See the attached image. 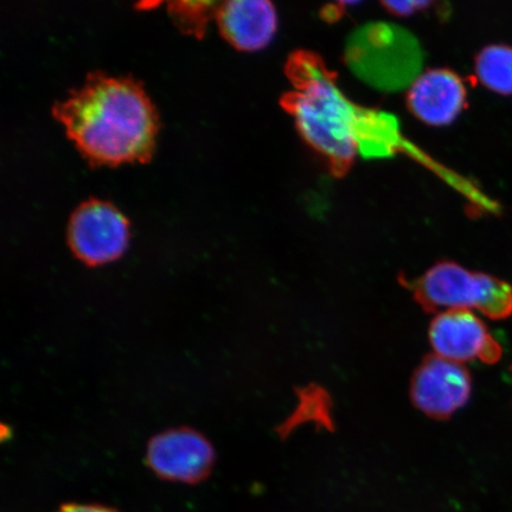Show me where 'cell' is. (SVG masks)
Here are the masks:
<instances>
[{
	"label": "cell",
	"mask_w": 512,
	"mask_h": 512,
	"mask_svg": "<svg viewBox=\"0 0 512 512\" xmlns=\"http://www.w3.org/2000/svg\"><path fill=\"white\" fill-rule=\"evenodd\" d=\"M83 157L94 166L149 163L156 147L158 114L142 85L100 72L53 107Z\"/></svg>",
	"instance_id": "obj_1"
},
{
	"label": "cell",
	"mask_w": 512,
	"mask_h": 512,
	"mask_svg": "<svg viewBox=\"0 0 512 512\" xmlns=\"http://www.w3.org/2000/svg\"><path fill=\"white\" fill-rule=\"evenodd\" d=\"M285 73L293 89L281 96V107L331 174L347 175L360 152L358 136L366 110L347 99L337 86V75L312 51H294Z\"/></svg>",
	"instance_id": "obj_2"
},
{
	"label": "cell",
	"mask_w": 512,
	"mask_h": 512,
	"mask_svg": "<svg viewBox=\"0 0 512 512\" xmlns=\"http://www.w3.org/2000/svg\"><path fill=\"white\" fill-rule=\"evenodd\" d=\"M345 61L370 86L398 91L418 78L422 53L411 32L394 24L371 23L349 38Z\"/></svg>",
	"instance_id": "obj_3"
},
{
	"label": "cell",
	"mask_w": 512,
	"mask_h": 512,
	"mask_svg": "<svg viewBox=\"0 0 512 512\" xmlns=\"http://www.w3.org/2000/svg\"><path fill=\"white\" fill-rule=\"evenodd\" d=\"M416 302L426 311L477 310L491 319L512 315V286L456 262H438L411 283Z\"/></svg>",
	"instance_id": "obj_4"
},
{
	"label": "cell",
	"mask_w": 512,
	"mask_h": 512,
	"mask_svg": "<svg viewBox=\"0 0 512 512\" xmlns=\"http://www.w3.org/2000/svg\"><path fill=\"white\" fill-rule=\"evenodd\" d=\"M67 235L76 258L89 266L107 264L125 252L128 221L111 203L89 200L70 216Z\"/></svg>",
	"instance_id": "obj_5"
},
{
	"label": "cell",
	"mask_w": 512,
	"mask_h": 512,
	"mask_svg": "<svg viewBox=\"0 0 512 512\" xmlns=\"http://www.w3.org/2000/svg\"><path fill=\"white\" fill-rule=\"evenodd\" d=\"M430 342L435 355L458 364L496 363L503 351L482 320L465 310L438 313L430 326Z\"/></svg>",
	"instance_id": "obj_6"
},
{
	"label": "cell",
	"mask_w": 512,
	"mask_h": 512,
	"mask_svg": "<svg viewBox=\"0 0 512 512\" xmlns=\"http://www.w3.org/2000/svg\"><path fill=\"white\" fill-rule=\"evenodd\" d=\"M471 389V377L463 364L435 355L416 370L411 396L422 413L433 419H447L466 405Z\"/></svg>",
	"instance_id": "obj_7"
},
{
	"label": "cell",
	"mask_w": 512,
	"mask_h": 512,
	"mask_svg": "<svg viewBox=\"0 0 512 512\" xmlns=\"http://www.w3.org/2000/svg\"><path fill=\"white\" fill-rule=\"evenodd\" d=\"M147 462L160 478L195 484L209 476L214 450L202 435L184 428L153 439L147 450Z\"/></svg>",
	"instance_id": "obj_8"
},
{
	"label": "cell",
	"mask_w": 512,
	"mask_h": 512,
	"mask_svg": "<svg viewBox=\"0 0 512 512\" xmlns=\"http://www.w3.org/2000/svg\"><path fill=\"white\" fill-rule=\"evenodd\" d=\"M467 91L450 69H430L415 79L407 94L408 110L422 123L446 126L465 110Z\"/></svg>",
	"instance_id": "obj_9"
},
{
	"label": "cell",
	"mask_w": 512,
	"mask_h": 512,
	"mask_svg": "<svg viewBox=\"0 0 512 512\" xmlns=\"http://www.w3.org/2000/svg\"><path fill=\"white\" fill-rule=\"evenodd\" d=\"M215 18L224 40L242 51L264 49L278 29L277 10L268 0L221 3Z\"/></svg>",
	"instance_id": "obj_10"
},
{
	"label": "cell",
	"mask_w": 512,
	"mask_h": 512,
	"mask_svg": "<svg viewBox=\"0 0 512 512\" xmlns=\"http://www.w3.org/2000/svg\"><path fill=\"white\" fill-rule=\"evenodd\" d=\"M476 75L490 91L512 95V48L494 44L480 50L476 57Z\"/></svg>",
	"instance_id": "obj_11"
},
{
	"label": "cell",
	"mask_w": 512,
	"mask_h": 512,
	"mask_svg": "<svg viewBox=\"0 0 512 512\" xmlns=\"http://www.w3.org/2000/svg\"><path fill=\"white\" fill-rule=\"evenodd\" d=\"M219 5L213 2H175L169 3L168 6L179 30L201 38L206 31L209 18L216 16Z\"/></svg>",
	"instance_id": "obj_12"
},
{
	"label": "cell",
	"mask_w": 512,
	"mask_h": 512,
	"mask_svg": "<svg viewBox=\"0 0 512 512\" xmlns=\"http://www.w3.org/2000/svg\"><path fill=\"white\" fill-rule=\"evenodd\" d=\"M390 14L400 17H407L415 14L416 11L425 10L431 6L430 2H382Z\"/></svg>",
	"instance_id": "obj_13"
},
{
	"label": "cell",
	"mask_w": 512,
	"mask_h": 512,
	"mask_svg": "<svg viewBox=\"0 0 512 512\" xmlns=\"http://www.w3.org/2000/svg\"><path fill=\"white\" fill-rule=\"evenodd\" d=\"M57 512H119L112 508L104 507L98 504H66L62 505Z\"/></svg>",
	"instance_id": "obj_14"
}]
</instances>
